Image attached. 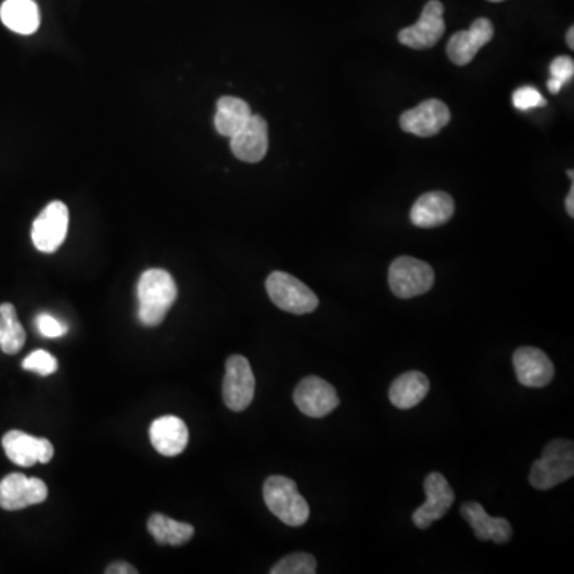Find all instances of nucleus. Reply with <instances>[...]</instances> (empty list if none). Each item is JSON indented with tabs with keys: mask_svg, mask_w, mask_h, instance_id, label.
Wrapping results in <instances>:
<instances>
[{
	"mask_svg": "<svg viewBox=\"0 0 574 574\" xmlns=\"http://www.w3.org/2000/svg\"><path fill=\"white\" fill-rule=\"evenodd\" d=\"M252 112L246 101L233 96H224L217 101V111L214 115V126L217 133L232 138L249 122Z\"/></svg>",
	"mask_w": 574,
	"mask_h": 574,
	"instance_id": "22",
	"label": "nucleus"
},
{
	"mask_svg": "<svg viewBox=\"0 0 574 574\" xmlns=\"http://www.w3.org/2000/svg\"><path fill=\"white\" fill-rule=\"evenodd\" d=\"M567 213L570 214L571 217L574 216V184L571 185L570 193H568L567 197Z\"/></svg>",
	"mask_w": 574,
	"mask_h": 574,
	"instance_id": "31",
	"label": "nucleus"
},
{
	"mask_svg": "<svg viewBox=\"0 0 574 574\" xmlns=\"http://www.w3.org/2000/svg\"><path fill=\"white\" fill-rule=\"evenodd\" d=\"M264 500L270 512L289 527H302L310 517L307 500L289 477H268L264 484Z\"/></svg>",
	"mask_w": 574,
	"mask_h": 574,
	"instance_id": "3",
	"label": "nucleus"
},
{
	"mask_svg": "<svg viewBox=\"0 0 574 574\" xmlns=\"http://www.w3.org/2000/svg\"><path fill=\"white\" fill-rule=\"evenodd\" d=\"M512 101H514V106L519 111H528V109H533V107L546 106V99L533 87H522L514 91Z\"/></svg>",
	"mask_w": 574,
	"mask_h": 574,
	"instance_id": "28",
	"label": "nucleus"
},
{
	"mask_svg": "<svg viewBox=\"0 0 574 574\" xmlns=\"http://www.w3.org/2000/svg\"><path fill=\"white\" fill-rule=\"evenodd\" d=\"M449 122V107L439 99H428L415 109H410L401 115L402 130L420 138L436 136L449 125Z\"/></svg>",
	"mask_w": 574,
	"mask_h": 574,
	"instance_id": "13",
	"label": "nucleus"
},
{
	"mask_svg": "<svg viewBox=\"0 0 574 574\" xmlns=\"http://www.w3.org/2000/svg\"><path fill=\"white\" fill-rule=\"evenodd\" d=\"M490 2H503V0H490Z\"/></svg>",
	"mask_w": 574,
	"mask_h": 574,
	"instance_id": "33",
	"label": "nucleus"
},
{
	"mask_svg": "<svg viewBox=\"0 0 574 574\" xmlns=\"http://www.w3.org/2000/svg\"><path fill=\"white\" fill-rule=\"evenodd\" d=\"M461 516L471 525L474 535L480 541H493L496 544L509 543L512 538V525L506 519L490 517L479 503H464Z\"/></svg>",
	"mask_w": 574,
	"mask_h": 574,
	"instance_id": "19",
	"label": "nucleus"
},
{
	"mask_svg": "<svg viewBox=\"0 0 574 574\" xmlns=\"http://www.w3.org/2000/svg\"><path fill=\"white\" fill-rule=\"evenodd\" d=\"M107 574H136L138 570L126 562H114L106 568Z\"/></svg>",
	"mask_w": 574,
	"mask_h": 574,
	"instance_id": "30",
	"label": "nucleus"
},
{
	"mask_svg": "<svg viewBox=\"0 0 574 574\" xmlns=\"http://www.w3.org/2000/svg\"><path fill=\"white\" fill-rule=\"evenodd\" d=\"M48 488L44 480L26 477L24 474H8L0 480V508L5 511H21L47 500Z\"/></svg>",
	"mask_w": 574,
	"mask_h": 574,
	"instance_id": "9",
	"label": "nucleus"
},
{
	"mask_svg": "<svg viewBox=\"0 0 574 574\" xmlns=\"http://www.w3.org/2000/svg\"><path fill=\"white\" fill-rule=\"evenodd\" d=\"M69 230V209L63 201H52L32 225V243L45 254H52L64 243Z\"/></svg>",
	"mask_w": 574,
	"mask_h": 574,
	"instance_id": "7",
	"label": "nucleus"
},
{
	"mask_svg": "<svg viewBox=\"0 0 574 574\" xmlns=\"http://www.w3.org/2000/svg\"><path fill=\"white\" fill-rule=\"evenodd\" d=\"M316 563L315 557L305 552H297V554L286 555L284 559L276 563L275 567L270 570L272 574H315Z\"/></svg>",
	"mask_w": 574,
	"mask_h": 574,
	"instance_id": "25",
	"label": "nucleus"
},
{
	"mask_svg": "<svg viewBox=\"0 0 574 574\" xmlns=\"http://www.w3.org/2000/svg\"><path fill=\"white\" fill-rule=\"evenodd\" d=\"M256 393V377L251 364L241 354H233L225 362V377L222 383V398L233 412H243L251 405Z\"/></svg>",
	"mask_w": 574,
	"mask_h": 574,
	"instance_id": "6",
	"label": "nucleus"
},
{
	"mask_svg": "<svg viewBox=\"0 0 574 574\" xmlns=\"http://www.w3.org/2000/svg\"><path fill=\"white\" fill-rule=\"evenodd\" d=\"M36 326L37 331L48 339H58L67 332V327L64 324L59 323L58 319L53 318L52 315H47V313L37 316Z\"/></svg>",
	"mask_w": 574,
	"mask_h": 574,
	"instance_id": "29",
	"label": "nucleus"
},
{
	"mask_svg": "<svg viewBox=\"0 0 574 574\" xmlns=\"http://www.w3.org/2000/svg\"><path fill=\"white\" fill-rule=\"evenodd\" d=\"M567 42H568V45H570L571 50H573V48H574V28H573V26H571V28L568 29Z\"/></svg>",
	"mask_w": 574,
	"mask_h": 574,
	"instance_id": "32",
	"label": "nucleus"
},
{
	"mask_svg": "<svg viewBox=\"0 0 574 574\" xmlns=\"http://www.w3.org/2000/svg\"><path fill=\"white\" fill-rule=\"evenodd\" d=\"M2 447L7 453L8 460L23 468H31L36 463H50L55 455L52 442L48 439L31 436L18 429L8 431L2 437Z\"/></svg>",
	"mask_w": 574,
	"mask_h": 574,
	"instance_id": "12",
	"label": "nucleus"
},
{
	"mask_svg": "<svg viewBox=\"0 0 574 574\" xmlns=\"http://www.w3.org/2000/svg\"><path fill=\"white\" fill-rule=\"evenodd\" d=\"M517 380L527 388H543L554 378L555 369L544 351L533 346H522L512 356Z\"/></svg>",
	"mask_w": 574,
	"mask_h": 574,
	"instance_id": "14",
	"label": "nucleus"
},
{
	"mask_svg": "<svg viewBox=\"0 0 574 574\" xmlns=\"http://www.w3.org/2000/svg\"><path fill=\"white\" fill-rule=\"evenodd\" d=\"M176 299L177 286L173 276L162 268H150L139 278V321L149 327L162 324Z\"/></svg>",
	"mask_w": 574,
	"mask_h": 574,
	"instance_id": "1",
	"label": "nucleus"
},
{
	"mask_svg": "<svg viewBox=\"0 0 574 574\" xmlns=\"http://www.w3.org/2000/svg\"><path fill=\"white\" fill-rule=\"evenodd\" d=\"M294 402L297 409L311 418H323L339 407V394L331 383L323 378H303L294 391Z\"/></svg>",
	"mask_w": 574,
	"mask_h": 574,
	"instance_id": "8",
	"label": "nucleus"
},
{
	"mask_svg": "<svg viewBox=\"0 0 574 574\" xmlns=\"http://www.w3.org/2000/svg\"><path fill=\"white\" fill-rule=\"evenodd\" d=\"M0 20L10 31L29 36L39 29V7L34 0H5L0 7Z\"/></svg>",
	"mask_w": 574,
	"mask_h": 574,
	"instance_id": "21",
	"label": "nucleus"
},
{
	"mask_svg": "<svg viewBox=\"0 0 574 574\" xmlns=\"http://www.w3.org/2000/svg\"><path fill=\"white\" fill-rule=\"evenodd\" d=\"M26 343V331L18 321L12 303L0 305V348L5 354H16Z\"/></svg>",
	"mask_w": 574,
	"mask_h": 574,
	"instance_id": "24",
	"label": "nucleus"
},
{
	"mask_svg": "<svg viewBox=\"0 0 574 574\" xmlns=\"http://www.w3.org/2000/svg\"><path fill=\"white\" fill-rule=\"evenodd\" d=\"M444 32V5L439 0H429L421 12L420 20L399 32V42L413 50H426L434 47Z\"/></svg>",
	"mask_w": 574,
	"mask_h": 574,
	"instance_id": "10",
	"label": "nucleus"
},
{
	"mask_svg": "<svg viewBox=\"0 0 574 574\" xmlns=\"http://www.w3.org/2000/svg\"><path fill=\"white\" fill-rule=\"evenodd\" d=\"M574 474V445L567 439H555L544 447L543 457L531 466L530 484L536 490H551L567 482Z\"/></svg>",
	"mask_w": 574,
	"mask_h": 574,
	"instance_id": "2",
	"label": "nucleus"
},
{
	"mask_svg": "<svg viewBox=\"0 0 574 574\" xmlns=\"http://www.w3.org/2000/svg\"><path fill=\"white\" fill-rule=\"evenodd\" d=\"M265 287L276 307L292 315H308L318 308L315 292L289 273L273 272L265 281Z\"/></svg>",
	"mask_w": 574,
	"mask_h": 574,
	"instance_id": "4",
	"label": "nucleus"
},
{
	"mask_svg": "<svg viewBox=\"0 0 574 574\" xmlns=\"http://www.w3.org/2000/svg\"><path fill=\"white\" fill-rule=\"evenodd\" d=\"M455 214V201L445 192L421 195L410 211V221L420 229H434L447 224Z\"/></svg>",
	"mask_w": 574,
	"mask_h": 574,
	"instance_id": "17",
	"label": "nucleus"
},
{
	"mask_svg": "<svg viewBox=\"0 0 574 574\" xmlns=\"http://www.w3.org/2000/svg\"><path fill=\"white\" fill-rule=\"evenodd\" d=\"M23 369L34 372V374L48 377L58 370V361L55 356L45 350L32 351L28 358L23 361Z\"/></svg>",
	"mask_w": 574,
	"mask_h": 574,
	"instance_id": "27",
	"label": "nucleus"
},
{
	"mask_svg": "<svg viewBox=\"0 0 574 574\" xmlns=\"http://www.w3.org/2000/svg\"><path fill=\"white\" fill-rule=\"evenodd\" d=\"M551 80L547 82V88L557 95L565 83L570 82L574 75V61L568 56H559L551 64Z\"/></svg>",
	"mask_w": 574,
	"mask_h": 574,
	"instance_id": "26",
	"label": "nucleus"
},
{
	"mask_svg": "<svg viewBox=\"0 0 574 574\" xmlns=\"http://www.w3.org/2000/svg\"><path fill=\"white\" fill-rule=\"evenodd\" d=\"M429 393V380L423 372L412 370L399 375L390 386V401L398 409H412Z\"/></svg>",
	"mask_w": 574,
	"mask_h": 574,
	"instance_id": "20",
	"label": "nucleus"
},
{
	"mask_svg": "<svg viewBox=\"0 0 574 574\" xmlns=\"http://www.w3.org/2000/svg\"><path fill=\"white\" fill-rule=\"evenodd\" d=\"M150 442L163 457H177L189 444V428L181 418L165 415L150 426Z\"/></svg>",
	"mask_w": 574,
	"mask_h": 574,
	"instance_id": "18",
	"label": "nucleus"
},
{
	"mask_svg": "<svg viewBox=\"0 0 574 574\" xmlns=\"http://www.w3.org/2000/svg\"><path fill=\"white\" fill-rule=\"evenodd\" d=\"M425 493L426 503L421 504L412 516L415 527L420 530H426L436 520H441L450 511L455 501V492L450 487L449 480L445 479L441 472H431L426 477Z\"/></svg>",
	"mask_w": 574,
	"mask_h": 574,
	"instance_id": "11",
	"label": "nucleus"
},
{
	"mask_svg": "<svg viewBox=\"0 0 574 574\" xmlns=\"http://www.w3.org/2000/svg\"><path fill=\"white\" fill-rule=\"evenodd\" d=\"M388 281L396 297L412 299L431 291L434 284V270L423 260L402 256L391 264Z\"/></svg>",
	"mask_w": 574,
	"mask_h": 574,
	"instance_id": "5",
	"label": "nucleus"
},
{
	"mask_svg": "<svg viewBox=\"0 0 574 574\" xmlns=\"http://www.w3.org/2000/svg\"><path fill=\"white\" fill-rule=\"evenodd\" d=\"M147 530L158 544H170V546H182V544L189 543L195 535V528L190 523L177 522L163 514H154L150 517Z\"/></svg>",
	"mask_w": 574,
	"mask_h": 574,
	"instance_id": "23",
	"label": "nucleus"
},
{
	"mask_svg": "<svg viewBox=\"0 0 574 574\" xmlns=\"http://www.w3.org/2000/svg\"><path fill=\"white\" fill-rule=\"evenodd\" d=\"M493 34H495V29H493L492 21L487 18L474 21L468 31L453 34L447 45V55L450 61L457 66H466L471 63L480 48L493 39Z\"/></svg>",
	"mask_w": 574,
	"mask_h": 574,
	"instance_id": "15",
	"label": "nucleus"
},
{
	"mask_svg": "<svg viewBox=\"0 0 574 574\" xmlns=\"http://www.w3.org/2000/svg\"><path fill=\"white\" fill-rule=\"evenodd\" d=\"M233 155L246 163H259L264 160L268 150V125L264 117L251 115L249 122L232 136Z\"/></svg>",
	"mask_w": 574,
	"mask_h": 574,
	"instance_id": "16",
	"label": "nucleus"
}]
</instances>
